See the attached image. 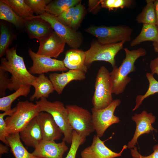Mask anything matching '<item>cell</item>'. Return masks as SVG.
Masks as SVG:
<instances>
[{
  "label": "cell",
  "instance_id": "7",
  "mask_svg": "<svg viewBox=\"0 0 158 158\" xmlns=\"http://www.w3.org/2000/svg\"><path fill=\"white\" fill-rule=\"evenodd\" d=\"M66 107L69 123L73 130L86 138L95 131L92 113L89 110L76 105Z\"/></svg>",
  "mask_w": 158,
  "mask_h": 158
},
{
  "label": "cell",
  "instance_id": "28",
  "mask_svg": "<svg viewBox=\"0 0 158 158\" xmlns=\"http://www.w3.org/2000/svg\"><path fill=\"white\" fill-rule=\"evenodd\" d=\"M153 75L150 73H146V76L149 83L148 88L145 94L137 96L135 99V105L133 109V111L139 107L144 99L150 95L158 93V81L154 78Z\"/></svg>",
  "mask_w": 158,
  "mask_h": 158
},
{
  "label": "cell",
  "instance_id": "41",
  "mask_svg": "<svg viewBox=\"0 0 158 158\" xmlns=\"http://www.w3.org/2000/svg\"><path fill=\"white\" fill-rule=\"evenodd\" d=\"M154 4L156 17V25L158 27V0H154Z\"/></svg>",
  "mask_w": 158,
  "mask_h": 158
},
{
  "label": "cell",
  "instance_id": "16",
  "mask_svg": "<svg viewBox=\"0 0 158 158\" xmlns=\"http://www.w3.org/2000/svg\"><path fill=\"white\" fill-rule=\"evenodd\" d=\"M43 140L54 141L60 139L63 134L59 127L49 114L40 112L36 116Z\"/></svg>",
  "mask_w": 158,
  "mask_h": 158
},
{
  "label": "cell",
  "instance_id": "9",
  "mask_svg": "<svg viewBox=\"0 0 158 158\" xmlns=\"http://www.w3.org/2000/svg\"><path fill=\"white\" fill-rule=\"evenodd\" d=\"M36 18L47 22L54 31L73 49H78L81 45L82 39L81 34L62 22L57 17L45 12L41 15L34 16L30 19Z\"/></svg>",
  "mask_w": 158,
  "mask_h": 158
},
{
  "label": "cell",
  "instance_id": "30",
  "mask_svg": "<svg viewBox=\"0 0 158 158\" xmlns=\"http://www.w3.org/2000/svg\"><path fill=\"white\" fill-rule=\"evenodd\" d=\"M133 2L132 0H102L100 5L101 7L110 11L118 8L123 9L129 7Z\"/></svg>",
  "mask_w": 158,
  "mask_h": 158
},
{
  "label": "cell",
  "instance_id": "32",
  "mask_svg": "<svg viewBox=\"0 0 158 158\" xmlns=\"http://www.w3.org/2000/svg\"><path fill=\"white\" fill-rule=\"evenodd\" d=\"M16 107L11 110L0 114V140L6 145L8 146L6 138L9 135L8 131L6 125L4 117L6 116H10L15 111Z\"/></svg>",
  "mask_w": 158,
  "mask_h": 158
},
{
  "label": "cell",
  "instance_id": "27",
  "mask_svg": "<svg viewBox=\"0 0 158 158\" xmlns=\"http://www.w3.org/2000/svg\"><path fill=\"white\" fill-rule=\"evenodd\" d=\"M154 0H146V4L136 18V21L143 24L156 25V17L154 4Z\"/></svg>",
  "mask_w": 158,
  "mask_h": 158
},
{
  "label": "cell",
  "instance_id": "3",
  "mask_svg": "<svg viewBox=\"0 0 158 158\" xmlns=\"http://www.w3.org/2000/svg\"><path fill=\"white\" fill-rule=\"evenodd\" d=\"M35 103L40 112H46L52 116L63 135L62 141L71 144L73 130L69 123L67 109L63 103L57 100L51 102L43 97Z\"/></svg>",
  "mask_w": 158,
  "mask_h": 158
},
{
  "label": "cell",
  "instance_id": "35",
  "mask_svg": "<svg viewBox=\"0 0 158 158\" xmlns=\"http://www.w3.org/2000/svg\"><path fill=\"white\" fill-rule=\"evenodd\" d=\"M11 83V79L8 72L0 69V96H5L6 91L8 89Z\"/></svg>",
  "mask_w": 158,
  "mask_h": 158
},
{
  "label": "cell",
  "instance_id": "26",
  "mask_svg": "<svg viewBox=\"0 0 158 158\" xmlns=\"http://www.w3.org/2000/svg\"><path fill=\"white\" fill-rule=\"evenodd\" d=\"M10 6L20 17L25 20H30L34 16L32 9L23 0H1Z\"/></svg>",
  "mask_w": 158,
  "mask_h": 158
},
{
  "label": "cell",
  "instance_id": "29",
  "mask_svg": "<svg viewBox=\"0 0 158 158\" xmlns=\"http://www.w3.org/2000/svg\"><path fill=\"white\" fill-rule=\"evenodd\" d=\"M0 57L5 54L13 37V35L8 26L1 22L0 27Z\"/></svg>",
  "mask_w": 158,
  "mask_h": 158
},
{
  "label": "cell",
  "instance_id": "24",
  "mask_svg": "<svg viewBox=\"0 0 158 158\" xmlns=\"http://www.w3.org/2000/svg\"><path fill=\"white\" fill-rule=\"evenodd\" d=\"M0 19L8 21L17 27L25 24L26 20L19 16L8 5L0 1Z\"/></svg>",
  "mask_w": 158,
  "mask_h": 158
},
{
  "label": "cell",
  "instance_id": "5",
  "mask_svg": "<svg viewBox=\"0 0 158 158\" xmlns=\"http://www.w3.org/2000/svg\"><path fill=\"white\" fill-rule=\"evenodd\" d=\"M112 83L110 73L104 66L99 68L95 80V90L92 99L93 108L96 109H104L113 100Z\"/></svg>",
  "mask_w": 158,
  "mask_h": 158
},
{
  "label": "cell",
  "instance_id": "17",
  "mask_svg": "<svg viewBox=\"0 0 158 158\" xmlns=\"http://www.w3.org/2000/svg\"><path fill=\"white\" fill-rule=\"evenodd\" d=\"M55 91L59 95L61 94L67 85L73 80H81L86 78L85 73L77 70H69L61 73H51L49 76Z\"/></svg>",
  "mask_w": 158,
  "mask_h": 158
},
{
  "label": "cell",
  "instance_id": "11",
  "mask_svg": "<svg viewBox=\"0 0 158 158\" xmlns=\"http://www.w3.org/2000/svg\"><path fill=\"white\" fill-rule=\"evenodd\" d=\"M29 55L33 61L29 71L32 75L44 74L49 72L67 71L63 61L37 54L29 49Z\"/></svg>",
  "mask_w": 158,
  "mask_h": 158
},
{
  "label": "cell",
  "instance_id": "36",
  "mask_svg": "<svg viewBox=\"0 0 158 158\" xmlns=\"http://www.w3.org/2000/svg\"><path fill=\"white\" fill-rule=\"evenodd\" d=\"M74 8L75 6L71 7L57 17L62 22L69 26Z\"/></svg>",
  "mask_w": 158,
  "mask_h": 158
},
{
  "label": "cell",
  "instance_id": "10",
  "mask_svg": "<svg viewBox=\"0 0 158 158\" xmlns=\"http://www.w3.org/2000/svg\"><path fill=\"white\" fill-rule=\"evenodd\" d=\"M121 103L119 99L113 100L106 107L101 109H92L93 124L96 135L102 137L107 129L111 125L120 121L119 118L114 115L116 108Z\"/></svg>",
  "mask_w": 158,
  "mask_h": 158
},
{
  "label": "cell",
  "instance_id": "25",
  "mask_svg": "<svg viewBox=\"0 0 158 158\" xmlns=\"http://www.w3.org/2000/svg\"><path fill=\"white\" fill-rule=\"evenodd\" d=\"M79 0H58L51 1L46 6V12L58 16L63 12L80 3Z\"/></svg>",
  "mask_w": 158,
  "mask_h": 158
},
{
  "label": "cell",
  "instance_id": "42",
  "mask_svg": "<svg viewBox=\"0 0 158 158\" xmlns=\"http://www.w3.org/2000/svg\"><path fill=\"white\" fill-rule=\"evenodd\" d=\"M152 45L154 51L158 54V41L157 42H153Z\"/></svg>",
  "mask_w": 158,
  "mask_h": 158
},
{
  "label": "cell",
  "instance_id": "19",
  "mask_svg": "<svg viewBox=\"0 0 158 158\" xmlns=\"http://www.w3.org/2000/svg\"><path fill=\"white\" fill-rule=\"evenodd\" d=\"M85 51L73 49L67 51L63 61L68 69L79 70L86 73L88 68L85 64Z\"/></svg>",
  "mask_w": 158,
  "mask_h": 158
},
{
  "label": "cell",
  "instance_id": "18",
  "mask_svg": "<svg viewBox=\"0 0 158 158\" xmlns=\"http://www.w3.org/2000/svg\"><path fill=\"white\" fill-rule=\"evenodd\" d=\"M20 139L26 146L35 148L43 140L41 130L36 116L19 132Z\"/></svg>",
  "mask_w": 158,
  "mask_h": 158
},
{
  "label": "cell",
  "instance_id": "22",
  "mask_svg": "<svg viewBox=\"0 0 158 158\" xmlns=\"http://www.w3.org/2000/svg\"><path fill=\"white\" fill-rule=\"evenodd\" d=\"M158 41V27L157 25L143 24L139 34L131 42V47H134L146 41L153 42Z\"/></svg>",
  "mask_w": 158,
  "mask_h": 158
},
{
  "label": "cell",
  "instance_id": "34",
  "mask_svg": "<svg viewBox=\"0 0 158 158\" xmlns=\"http://www.w3.org/2000/svg\"><path fill=\"white\" fill-rule=\"evenodd\" d=\"M84 11L83 6L80 3L75 6L72 20L69 26L73 28H76L80 22Z\"/></svg>",
  "mask_w": 158,
  "mask_h": 158
},
{
  "label": "cell",
  "instance_id": "6",
  "mask_svg": "<svg viewBox=\"0 0 158 158\" xmlns=\"http://www.w3.org/2000/svg\"><path fill=\"white\" fill-rule=\"evenodd\" d=\"M85 31L96 37L97 41L103 44L130 42L133 31L131 28L123 25L109 27L92 26L88 28Z\"/></svg>",
  "mask_w": 158,
  "mask_h": 158
},
{
  "label": "cell",
  "instance_id": "2",
  "mask_svg": "<svg viewBox=\"0 0 158 158\" xmlns=\"http://www.w3.org/2000/svg\"><path fill=\"white\" fill-rule=\"evenodd\" d=\"M125 57L119 67L115 66L110 72L112 83V93L118 95L122 93L131 79L128 75L136 70L135 63L139 57L146 55L147 52L142 48L130 50L127 48H123Z\"/></svg>",
  "mask_w": 158,
  "mask_h": 158
},
{
  "label": "cell",
  "instance_id": "37",
  "mask_svg": "<svg viewBox=\"0 0 158 158\" xmlns=\"http://www.w3.org/2000/svg\"><path fill=\"white\" fill-rule=\"evenodd\" d=\"M153 149V152L147 156H143L139 153L137 151V147H135L131 149V153L132 156L134 158H158V144L155 145Z\"/></svg>",
  "mask_w": 158,
  "mask_h": 158
},
{
  "label": "cell",
  "instance_id": "15",
  "mask_svg": "<svg viewBox=\"0 0 158 158\" xmlns=\"http://www.w3.org/2000/svg\"><path fill=\"white\" fill-rule=\"evenodd\" d=\"M68 148L66 142L43 140L35 148L32 154L37 158H63Z\"/></svg>",
  "mask_w": 158,
  "mask_h": 158
},
{
  "label": "cell",
  "instance_id": "13",
  "mask_svg": "<svg viewBox=\"0 0 158 158\" xmlns=\"http://www.w3.org/2000/svg\"><path fill=\"white\" fill-rule=\"evenodd\" d=\"M98 136L94 135L91 145L83 150L81 152V158H115L120 157L127 145H124L119 153L111 150L104 144Z\"/></svg>",
  "mask_w": 158,
  "mask_h": 158
},
{
  "label": "cell",
  "instance_id": "1",
  "mask_svg": "<svg viewBox=\"0 0 158 158\" xmlns=\"http://www.w3.org/2000/svg\"><path fill=\"white\" fill-rule=\"evenodd\" d=\"M5 57L1 59L0 69L11 75L8 89L16 90L21 86L30 85L36 76L27 69L23 57L16 53V48L12 47L6 51Z\"/></svg>",
  "mask_w": 158,
  "mask_h": 158
},
{
  "label": "cell",
  "instance_id": "21",
  "mask_svg": "<svg viewBox=\"0 0 158 158\" xmlns=\"http://www.w3.org/2000/svg\"><path fill=\"white\" fill-rule=\"evenodd\" d=\"M6 140L15 158H37L32 153L29 152L24 146L20 138L19 133L9 134Z\"/></svg>",
  "mask_w": 158,
  "mask_h": 158
},
{
  "label": "cell",
  "instance_id": "4",
  "mask_svg": "<svg viewBox=\"0 0 158 158\" xmlns=\"http://www.w3.org/2000/svg\"><path fill=\"white\" fill-rule=\"evenodd\" d=\"M15 111L5 119L8 133H19L40 112L37 105L28 100L19 101Z\"/></svg>",
  "mask_w": 158,
  "mask_h": 158
},
{
  "label": "cell",
  "instance_id": "14",
  "mask_svg": "<svg viewBox=\"0 0 158 158\" xmlns=\"http://www.w3.org/2000/svg\"><path fill=\"white\" fill-rule=\"evenodd\" d=\"M132 120L136 124V128L133 136L128 142L127 148H133L138 144V139L139 136L144 134H148L151 131L157 130L154 128L152 124L155 122L156 117L152 113H147L145 110L139 114H135L132 117Z\"/></svg>",
  "mask_w": 158,
  "mask_h": 158
},
{
  "label": "cell",
  "instance_id": "33",
  "mask_svg": "<svg viewBox=\"0 0 158 158\" xmlns=\"http://www.w3.org/2000/svg\"><path fill=\"white\" fill-rule=\"evenodd\" d=\"M25 2L37 15L44 14L46 6L51 1L50 0H25Z\"/></svg>",
  "mask_w": 158,
  "mask_h": 158
},
{
  "label": "cell",
  "instance_id": "40",
  "mask_svg": "<svg viewBox=\"0 0 158 158\" xmlns=\"http://www.w3.org/2000/svg\"><path fill=\"white\" fill-rule=\"evenodd\" d=\"M7 145H5L2 144L0 143V154L1 155L5 153H8V148Z\"/></svg>",
  "mask_w": 158,
  "mask_h": 158
},
{
  "label": "cell",
  "instance_id": "38",
  "mask_svg": "<svg viewBox=\"0 0 158 158\" xmlns=\"http://www.w3.org/2000/svg\"><path fill=\"white\" fill-rule=\"evenodd\" d=\"M150 66L151 73L153 75L156 74L158 75V56L150 61Z\"/></svg>",
  "mask_w": 158,
  "mask_h": 158
},
{
  "label": "cell",
  "instance_id": "31",
  "mask_svg": "<svg viewBox=\"0 0 158 158\" xmlns=\"http://www.w3.org/2000/svg\"><path fill=\"white\" fill-rule=\"evenodd\" d=\"M86 140V137L81 135L73 130L71 145L65 158H75L77 151L80 146L83 144Z\"/></svg>",
  "mask_w": 158,
  "mask_h": 158
},
{
  "label": "cell",
  "instance_id": "8",
  "mask_svg": "<svg viewBox=\"0 0 158 158\" xmlns=\"http://www.w3.org/2000/svg\"><path fill=\"white\" fill-rule=\"evenodd\" d=\"M125 43L122 42L111 44H102L97 41L94 42L90 48L85 51V64L87 66L93 62L103 61L109 63L112 67L115 66V58L122 49Z\"/></svg>",
  "mask_w": 158,
  "mask_h": 158
},
{
  "label": "cell",
  "instance_id": "12",
  "mask_svg": "<svg viewBox=\"0 0 158 158\" xmlns=\"http://www.w3.org/2000/svg\"><path fill=\"white\" fill-rule=\"evenodd\" d=\"M37 54L57 58L64 50L66 42L54 32L52 31L39 40Z\"/></svg>",
  "mask_w": 158,
  "mask_h": 158
},
{
  "label": "cell",
  "instance_id": "20",
  "mask_svg": "<svg viewBox=\"0 0 158 158\" xmlns=\"http://www.w3.org/2000/svg\"><path fill=\"white\" fill-rule=\"evenodd\" d=\"M35 88L34 94L30 97V100L33 101L42 98H47L49 95L55 91L53 85L49 79L44 74L39 75L32 83L31 86Z\"/></svg>",
  "mask_w": 158,
  "mask_h": 158
},
{
  "label": "cell",
  "instance_id": "39",
  "mask_svg": "<svg viewBox=\"0 0 158 158\" xmlns=\"http://www.w3.org/2000/svg\"><path fill=\"white\" fill-rule=\"evenodd\" d=\"M101 0H89V9L90 11H93L95 9L97 10L100 8Z\"/></svg>",
  "mask_w": 158,
  "mask_h": 158
},
{
  "label": "cell",
  "instance_id": "23",
  "mask_svg": "<svg viewBox=\"0 0 158 158\" xmlns=\"http://www.w3.org/2000/svg\"><path fill=\"white\" fill-rule=\"evenodd\" d=\"M30 85H22L13 93L0 98V110L4 112L12 109L13 102L18 98L21 96L26 97L30 91Z\"/></svg>",
  "mask_w": 158,
  "mask_h": 158
}]
</instances>
